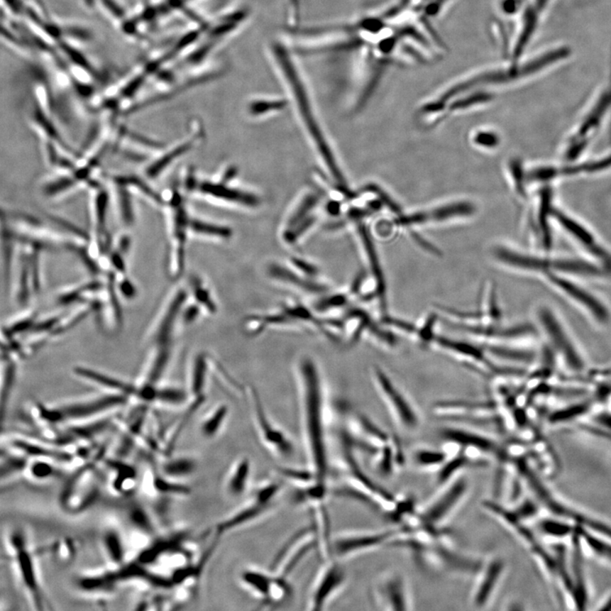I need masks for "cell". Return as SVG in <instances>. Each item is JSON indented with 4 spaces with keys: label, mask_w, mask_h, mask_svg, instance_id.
<instances>
[{
    "label": "cell",
    "mask_w": 611,
    "mask_h": 611,
    "mask_svg": "<svg viewBox=\"0 0 611 611\" xmlns=\"http://www.w3.org/2000/svg\"><path fill=\"white\" fill-rule=\"evenodd\" d=\"M198 122H192L190 125L189 134L183 140L180 141L175 145L169 146L159 151L144 167V177L147 180H155L160 179L163 173L173 166L180 159L192 153L197 148L204 138L203 129L199 126Z\"/></svg>",
    "instance_id": "4fadbf2b"
},
{
    "label": "cell",
    "mask_w": 611,
    "mask_h": 611,
    "mask_svg": "<svg viewBox=\"0 0 611 611\" xmlns=\"http://www.w3.org/2000/svg\"><path fill=\"white\" fill-rule=\"evenodd\" d=\"M493 98V94L486 92V91H476V92L469 95H459L456 97V101H450L447 106L451 111L467 110L470 107L483 105V104L492 101Z\"/></svg>",
    "instance_id": "74e56055"
},
{
    "label": "cell",
    "mask_w": 611,
    "mask_h": 611,
    "mask_svg": "<svg viewBox=\"0 0 611 611\" xmlns=\"http://www.w3.org/2000/svg\"><path fill=\"white\" fill-rule=\"evenodd\" d=\"M537 317L550 344L564 359L567 366L574 371L583 370V358L556 314L547 307H541L537 312Z\"/></svg>",
    "instance_id": "2e32d148"
},
{
    "label": "cell",
    "mask_w": 611,
    "mask_h": 611,
    "mask_svg": "<svg viewBox=\"0 0 611 611\" xmlns=\"http://www.w3.org/2000/svg\"><path fill=\"white\" fill-rule=\"evenodd\" d=\"M479 302L478 311L482 315L483 323V328L479 331L500 326L502 313L498 305L496 288L493 283L488 281L483 285L480 292Z\"/></svg>",
    "instance_id": "603a6c76"
},
{
    "label": "cell",
    "mask_w": 611,
    "mask_h": 611,
    "mask_svg": "<svg viewBox=\"0 0 611 611\" xmlns=\"http://www.w3.org/2000/svg\"><path fill=\"white\" fill-rule=\"evenodd\" d=\"M193 293L199 306L205 307V309L211 314H216V305L211 297L210 290L197 278H194Z\"/></svg>",
    "instance_id": "7bdbcfd3"
},
{
    "label": "cell",
    "mask_w": 611,
    "mask_h": 611,
    "mask_svg": "<svg viewBox=\"0 0 611 611\" xmlns=\"http://www.w3.org/2000/svg\"><path fill=\"white\" fill-rule=\"evenodd\" d=\"M266 55L275 75L292 95L299 114L314 138L329 171L338 183L344 185L343 176L338 168L331 149L320 132L317 121L314 118L305 72L298 62L297 55L282 40L268 43Z\"/></svg>",
    "instance_id": "3957f363"
},
{
    "label": "cell",
    "mask_w": 611,
    "mask_h": 611,
    "mask_svg": "<svg viewBox=\"0 0 611 611\" xmlns=\"http://www.w3.org/2000/svg\"><path fill=\"white\" fill-rule=\"evenodd\" d=\"M373 376L377 391L397 426L407 432L417 430L420 424L419 416L404 394L382 368L375 366Z\"/></svg>",
    "instance_id": "ba28073f"
},
{
    "label": "cell",
    "mask_w": 611,
    "mask_h": 611,
    "mask_svg": "<svg viewBox=\"0 0 611 611\" xmlns=\"http://www.w3.org/2000/svg\"><path fill=\"white\" fill-rule=\"evenodd\" d=\"M186 400L185 392L180 389L164 388L158 389L157 400L169 404H180Z\"/></svg>",
    "instance_id": "c3c4849f"
},
{
    "label": "cell",
    "mask_w": 611,
    "mask_h": 611,
    "mask_svg": "<svg viewBox=\"0 0 611 611\" xmlns=\"http://www.w3.org/2000/svg\"><path fill=\"white\" fill-rule=\"evenodd\" d=\"M568 54L566 47L554 46L523 55L517 60L505 59L502 63L483 65L463 72L432 102L439 109L444 110L453 99L471 90L521 84L540 75Z\"/></svg>",
    "instance_id": "6da1fadb"
},
{
    "label": "cell",
    "mask_w": 611,
    "mask_h": 611,
    "mask_svg": "<svg viewBox=\"0 0 611 611\" xmlns=\"http://www.w3.org/2000/svg\"><path fill=\"white\" fill-rule=\"evenodd\" d=\"M200 306L192 305L186 309L184 312V319L187 324H192L196 321L197 319L200 315Z\"/></svg>",
    "instance_id": "f5cc1de1"
},
{
    "label": "cell",
    "mask_w": 611,
    "mask_h": 611,
    "mask_svg": "<svg viewBox=\"0 0 611 611\" xmlns=\"http://www.w3.org/2000/svg\"><path fill=\"white\" fill-rule=\"evenodd\" d=\"M101 546L108 563L114 570L124 566L126 549L122 533L118 528L106 527L101 534Z\"/></svg>",
    "instance_id": "d4e9b609"
},
{
    "label": "cell",
    "mask_w": 611,
    "mask_h": 611,
    "mask_svg": "<svg viewBox=\"0 0 611 611\" xmlns=\"http://www.w3.org/2000/svg\"><path fill=\"white\" fill-rule=\"evenodd\" d=\"M546 276L554 287L561 290L566 297L572 299L578 304L583 307L585 309L589 312L593 318L598 322L605 324L609 322L610 312L603 303L599 299L589 293L588 290L580 287V286L572 283L571 281L563 279L562 277L553 274V273H546Z\"/></svg>",
    "instance_id": "d6986e66"
},
{
    "label": "cell",
    "mask_w": 611,
    "mask_h": 611,
    "mask_svg": "<svg viewBox=\"0 0 611 611\" xmlns=\"http://www.w3.org/2000/svg\"><path fill=\"white\" fill-rule=\"evenodd\" d=\"M374 603L382 610H409L413 606L409 583L396 571L381 574L372 591Z\"/></svg>",
    "instance_id": "7c38bea8"
},
{
    "label": "cell",
    "mask_w": 611,
    "mask_h": 611,
    "mask_svg": "<svg viewBox=\"0 0 611 611\" xmlns=\"http://www.w3.org/2000/svg\"><path fill=\"white\" fill-rule=\"evenodd\" d=\"M282 483L277 480H266L258 485L243 505L220 519L212 528L215 539H220L229 533L253 525L270 515L277 508L279 497L282 494Z\"/></svg>",
    "instance_id": "8992f818"
},
{
    "label": "cell",
    "mask_w": 611,
    "mask_h": 611,
    "mask_svg": "<svg viewBox=\"0 0 611 611\" xmlns=\"http://www.w3.org/2000/svg\"><path fill=\"white\" fill-rule=\"evenodd\" d=\"M578 527L580 539L586 543L588 548L595 556L611 564V540Z\"/></svg>",
    "instance_id": "836d02e7"
},
{
    "label": "cell",
    "mask_w": 611,
    "mask_h": 611,
    "mask_svg": "<svg viewBox=\"0 0 611 611\" xmlns=\"http://www.w3.org/2000/svg\"><path fill=\"white\" fill-rule=\"evenodd\" d=\"M4 545L17 584L26 601L33 610L50 608L40 574H38L36 550L32 549L27 532L23 527H9L4 536Z\"/></svg>",
    "instance_id": "277c9868"
},
{
    "label": "cell",
    "mask_w": 611,
    "mask_h": 611,
    "mask_svg": "<svg viewBox=\"0 0 611 611\" xmlns=\"http://www.w3.org/2000/svg\"><path fill=\"white\" fill-rule=\"evenodd\" d=\"M207 373V359L203 355H199L194 360L192 378V392L197 396H202V390L205 387Z\"/></svg>",
    "instance_id": "b9f144b4"
},
{
    "label": "cell",
    "mask_w": 611,
    "mask_h": 611,
    "mask_svg": "<svg viewBox=\"0 0 611 611\" xmlns=\"http://www.w3.org/2000/svg\"><path fill=\"white\" fill-rule=\"evenodd\" d=\"M475 208L470 203L459 202L453 205L441 207L431 211L418 212L407 218L400 219L402 224H413L429 222V221H444L457 216H468L473 214Z\"/></svg>",
    "instance_id": "cb8c5ba5"
},
{
    "label": "cell",
    "mask_w": 611,
    "mask_h": 611,
    "mask_svg": "<svg viewBox=\"0 0 611 611\" xmlns=\"http://www.w3.org/2000/svg\"><path fill=\"white\" fill-rule=\"evenodd\" d=\"M349 297L346 293H336L331 295V296L324 297L320 300L316 309L319 312H327L341 309L348 304Z\"/></svg>",
    "instance_id": "7dc6e473"
},
{
    "label": "cell",
    "mask_w": 611,
    "mask_h": 611,
    "mask_svg": "<svg viewBox=\"0 0 611 611\" xmlns=\"http://www.w3.org/2000/svg\"><path fill=\"white\" fill-rule=\"evenodd\" d=\"M238 583L245 591L259 600L258 610H272L278 589L279 578L270 570L247 566L238 574Z\"/></svg>",
    "instance_id": "e0dca14e"
},
{
    "label": "cell",
    "mask_w": 611,
    "mask_h": 611,
    "mask_svg": "<svg viewBox=\"0 0 611 611\" xmlns=\"http://www.w3.org/2000/svg\"><path fill=\"white\" fill-rule=\"evenodd\" d=\"M554 215H556V219L560 221V223L567 229V231H569L572 235L578 237V239L583 242L585 245L590 246L593 248V238L583 227H580V225L575 223L574 221L567 218L566 216L560 214V212H556Z\"/></svg>",
    "instance_id": "ee69618b"
},
{
    "label": "cell",
    "mask_w": 611,
    "mask_h": 611,
    "mask_svg": "<svg viewBox=\"0 0 611 611\" xmlns=\"http://www.w3.org/2000/svg\"><path fill=\"white\" fill-rule=\"evenodd\" d=\"M75 371L76 375L82 377V378L89 380L91 382L101 385L102 387L109 389L116 394H121V395L127 397H136L138 390L136 387L114 378V377L101 374V373L86 368H76Z\"/></svg>",
    "instance_id": "4316f807"
},
{
    "label": "cell",
    "mask_w": 611,
    "mask_h": 611,
    "mask_svg": "<svg viewBox=\"0 0 611 611\" xmlns=\"http://www.w3.org/2000/svg\"><path fill=\"white\" fill-rule=\"evenodd\" d=\"M229 407L222 404L216 407L207 416L201 424L200 431L206 439H214L218 436L228 418Z\"/></svg>",
    "instance_id": "1f68e13d"
},
{
    "label": "cell",
    "mask_w": 611,
    "mask_h": 611,
    "mask_svg": "<svg viewBox=\"0 0 611 611\" xmlns=\"http://www.w3.org/2000/svg\"><path fill=\"white\" fill-rule=\"evenodd\" d=\"M302 387V426L307 463L323 486H331V459L327 435L321 376L314 360L299 365Z\"/></svg>",
    "instance_id": "7a4b0ae2"
},
{
    "label": "cell",
    "mask_w": 611,
    "mask_h": 611,
    "mask_svg": "<svg viewBox=\"0 0 611 611\" xmlns=\"http://www.w3.org/2000/svg\"><path fill=\"white\" fill-rule=\"evenodd\" d=\"M448 454L430 449H420L414 453V461L415 465L424 469H433L440 468L448 461Z\"/></svg>",
    "instance_id": "ab89813d"
},
{
    "label": "cell",
    "mask_w": 611,
    "mask_h": 611,
    "mask_svg": "<svg viewBox=\"0 0 611 611\" xmlns=\"http://www.w3.org/2000/svg\"><path fill=\"white\" fill-rule=\"evenodd\" d=\"M277 472L285 482L293 484L296 488H305L314 483L319 484L314 471L309 466L307 468L280 466L277 468Z\"/></svg>",
    "instance_id": "d6a6232c"
},
{
    "label": "cell",
    "mask_w": 611,
    "mask_h": 611,
    "mask_svg": "<svg viewBox=\"0 0 611 611\" xmlns=\"http://www.w3.org/2000/svg\"><path fill=\"white\" fill-rule=\"evenodd\" d=\"M600 610L609 611L611 610V597L609 598L605 602L603 605L600 608Z\"/></svg>",
    "instance_id": "9f6ffc18"
},
{
    "label": "cell",
    "mask_w": 611,
    "mask_h": 611,
    "mask_svg": "<svg viewBox=\"0 0 611 611\" xmlns=\"http://www.w3.org/2000/svg\"><path fill=\"white\" fill-rule=\"evenodd\" d=\"M429 348L443 353L471 370L482 373V375H494L498 370L483 350L466 342L436 336Z\"/></svg>",
    "instance_id": "5bb4252c"
},
{
    "label": "cell",
    "mask_w": 611,
    "mask_h": 611,
    "mask_svg": "<svg viewBox=\"0 0 611 611\" xmlns=\"http://www.w3.org/2000/svg\"><path fill=\"white\" fill-rule=\"evenodd\" d=\"M15 375L14 363L9 361L1 365V370H0V429H1L4 422L8 398L10 396Z\"/></svg>",
    "instance_id": "d590c367"
},
{
    "label": "cell",
    "mask_w": 611,
    "mask_h": 611,
    "mask_svg": "<svg viewBox=\"0 0 611 611\" xmlns=\"http://www.w3.org/2000/svg\"><path fill=\"white\" fill-rule=\"evenodd\" d=\"M116 582L118 579L115 572L111 571L107 573L81 575L77 578L75 583L82 592L99 593L110 592Z\"/></svg>",
    "instance_id": "f1b7e54d"
},
{
    "label": "cell",
    "mask_w": 611,
    "mask_h": 611,
    "mask_svg": "<svg viewBox=\"0 0 611 611\" xmlns=\"http://www.w3.org/2000/svg\"><path fill=\"white\" fill-rule=\"evenodd\" d=\"M589 405L587 404H579L567 407L566 409L554 412L549 415V423L552 424H562L570 422V420L580 417L587 413Z\"/></svg>",
    "instance_id": "60d3db41"
},
{
    "label": "cell",
    "mask_w": 611,
    "mask_h": 611,
    "mask_svg": "<svg viewBox=\"0 0 611 611\" xmlns=\"http://www.w3.org/2000/svg\"><path fill=\"white\" fill-rule=\"evenodd\" d=\"M550 1L551 0H526L525 4L536 13L537 16L540 17L547 9Z\"/></svg>",
    "instance_id": "f907efd6"
},
{
    "label": "cell",
    "mask_w": 611,
    "mask_h": 611,
    "mask_svg": "<svg viewBox=\"0 0 611 611\" xmlns=\"http://www.w3.org/2000/svg\"><path fill=\"white\" fill-rule=\"evenodd\" d=\"M286 101L281 99H257L250 104L249 111L254 116L284 109Z\"/></svg>",
    "instance_id": "f6af8a7d"
},
{
    "label": "cell",
    "mask_w": 611,
    "mask_h": 611,
    "mask_svg": "<svg viewBox=\"0 0 611 611\" xmlns=\"http://www.w3.org/2000/svg\"><path fill=\"white\" fill-rule=\"evenodd\" d=\"M540 531L552 539H565L573 536L576 526L565 519H545L539 524Z\"/></svg>",
    "instance_id": "8d00e7d4"
},
{
    "label": "cell",
    "mask_w": 611,
    "mask_h": 611,
    "mask_svg": "<svg viewBox=\"0 0 611 611\" xmlns=\"http://www.w3.org/2000/svg\"><path fill=\"white\" fill-rule=\"evenodd\" d=\"M186 297L187 295L185 290H177V293L171 298V301H169L168 305L164 309L158 322V326H155L153 336L155 343L158 346H169L176 319L180 314Z\"/></svg>",
    "instance_id": "7402d4cb"
},
{
    "label": "cell",
    "mask_w": 611,
    "mask_h": 611,
    "mask_svg": "<svg viewBox=\"0 0 611 611\" xmlns=\"http://www.w3.org/2000/svg\"><path fill=\"white\" fill-rule=\"evenodd\" d=\"M251 397L253 401L255 429L263 447L276 458L284 461L292 458L296 454V445L292 437L283 429L273 422L255 390H251Z\"/></svg>",
    "instance_id": "30bf717a"
},
{
    "label": "cell",
    "mask_w": 611,
    "mask_h": 611,
    "mask_svg": "<svg viewBox=\"0 0 611 611\" xmlns=\"http://www.w3.org/2000/svg\"><path fill=\"white\" fill-rule=\"evenodd\" d=\"M294 263L299 270L304 273L307 276L314 277L318 274V271L316 270V268L312 266L309 263L301 261V260H294Z\"/></svg>",
    "instance_id": "db71d44e"
},
{
    "label": "cell",
    "mask_w": 611,
    "mask_h": 611,
    "mask_svg": "<svg viewBox=\"0 0 611 611\" xmlns=\"http://www.w3.org/2000/svg\"><path fill=\"white\" fill-rule=\"evenodd\" d=\"M189 235L192 238H216L228 239L232 235L231 229L216 224L199 219L192 214L189 224Z\"/></svg>",
    "instance_id": "4dcf8cb0"
},
{
    "label": "cell",
    "mask_w": 611,
    "mask_h": 611,
    "mask_svg": "<svg viewBox=\"0 0 611 611\" xmlns=\"http://www.w3.org/2000/svg\"><path fill=\"white\" fill-rule=\"evenodd\" d=\"M483 348L532 350L537 339L536 329L530 324L510 328H496L466 332Z\"/></svg>",
    "instance_id": "8fae6325"
},
{
    "label": "cell",
    "mask_w": 611,
    "mask_h": 611,
    "mask_svg": "<svg viewBox=\"0 0 611 611\" xmlns=\"http://www.w3.org/2000/svg\"><path fill=\"white\" fill-rule=\"evenodd\" d=\"M398 527L384 531L343 532L331 537L326 556L345 561L389 545Z\"/></svg>",
    "instance_id": "52a82bcc"
},
{
    "label": "cell",
    "mask_w": 611,
    "mask_h": 611,
    "mask_svg": "<svg viewBox=\"0 0 611 611\" xmlns=\"http://www.w3.org/2000/svg\"><path fill=\"white\" fill-rule=\"evenodd\" d=\"M606 375H611V370L608 372V374Z\"/></svg>",
    "instance_id": "6f0895ef"
},
{
    "label": "cell",
    "mask_w": 611,
    "mask_h": 611,
    "mask_svg": "<svg viewBox=\"0 0 611 611\" xmlns=\"http://www.w3.org/2000/svg\"><path fill=\"white\" fill-rule=\"evenodd\" d=\"M253 461L248 456H241L233 462L225 475L224 491L231 500H240L248 493L253 478Z\"/></svg>",
    "instance_id": "ffe728a7"
},
{
    "label": "cell",
    "mask_w": 611,
    "mask_h": 611,
    "mask_svg": "<svg viewBox=\"0 0 611 611\" xmlns=\"http://www.w3.org/2000/svg\"><path fill=\"white\" fill-rule=\"evenodd\" d=\"M475 142V144L479 145L492 148V147H495L498 145V143H500V138H498L495 133L480 132V133L476 134Z\"/></svg>",
    "instance_id": "681fc988"
},
{
    "label": "cell",
    "mask_w": 611,
    "mask_h": 611,
    "mask_svg": "<svg viewBox=\"0 0 611 611\" xmlns=\"http://www.w3.org/2000/svg\"><path fill=\"white\" fill-rule=\"evenodd\" d=\"M127 396L121 394L99 397L97 400L67 405L60 409L65 419H81L92 417L112 407L125 404Z\"/></svg>",
    "instance_id": "44dd1931"
},
{
    "label": "cell",
    "mask_w": 611,
    "mask_h": 611,
    "mask_svg": "<svg viewBox=\"0 0 611 611\" xmlns=\"http://www.w3.org/2000/svg\"><path fill=\"white\" fill-rule=\"evenodd\" d=\"M348 575L342 561L328 558L310 588L307 609L312 611L326 610L348 583Z\"/></svg>",
    "instance_id": "9c48e42d"
},
{
    "label": "cell",
    "mask_w": 611,
    "mask_h": 611,
    "mask_svg": "<svg viewBox=\"0 0 611 611\" xmlns=\"http://www.w3.org/2000/svg\"><path fill=\"white\" fill-rule=\"evenodd\" d=\"M197 470V461L187 455H177L165 459L160 465L159 473L165 478L179 480L189 478Z\"/></svg>",
    "instance_id": "484cf974"
},
{
    "label": "cell",
    "mask_w": 611,
    "mask_h": 611,
    "mask_svg": "<svg viewBox=\"0 0 611 611\" xmlns=\"http://www.w3.org/2000/svg\"><path fill=\"white\" fill-rule=\"evenodd\" d=\"M128 521L137 530L145 534L154 535L155 526L153 518L144 507L134 505L128 510Z\"/></svg>",
    "instance_id": "f35d334b"
},
{
    "label": "cell",
    "mask_w": 611,
    "mask_h": 611,
    "mask_svg": "<svg viewBox=\"0 0 611 611\" xmlns=\"http://www.w3.org/2000/svg\"><path fill=\"white\" fill-rule=\"evenodd\" d=\"M162 197L168 241V270L172 278H177L185 270L192 212L187 202L188 194L179 183L165 189Z\"/></svg>",
    "instance_id": "5b68a950"
},
{
    "label": "cell",
    "mask_w": 611,
    "mask_h": 611,
    "mask_svg": "<svg viewBox=\"0 0 611 611\" xmlns=\"http://www.w3.org/2000/svg\"><path fill=\"white\" fill-rule=\"evenodd\" d=\"M270 274L273 278L293 286L294 288L303 290L305 293L318 295L324 293L327 290L324 285L315 282L314 280L303 279L302 277L281 266H271L270 268Z\"/></svg>",
    "instance_id": "83f0119b"
},
{
    "label": "cell",
    "mask_w": 611,
    "mask_h": 611,
    "mask_svg": "<svg viewBox=\"0 0 611 611\" xmlns=\"http://www.w3.org/2000/svg\"><path fill=\"white\" fill-rule=\"evenodd\" d=\"M111 470V488L116 493L127 494L136 488L137 473L134 468L123 463L114 462Z\"/></svg>",
    "instance_id": "f546056e"
},
{
    "label": "cell",
    "mask_w": 611,
    "mask_h": 611,
    "mask_svg": "<svg viewBox=\"0 0 611 611\" xmlns=\"http://www.w3.org/2000/svg\"><path fill=\"white\" fill-rule=\"evenodd\" d=\"M24 471L28 478L40 482L54 478L57 470L51 459L32 458L24 466Z\"/></svg>",
    "instance_id": "e575fe53"
},
{
    "label": "cell",
    "mask_w": 611,
    "mask_h": 611,
    "mask_svg": "<svg viewBox=\"0 0 611 611\" xmlns=\"http://www.w3.org/2000/svg\"><path fill=\"white\" fill-rule=\"evenodd\" d=\"M468 491L469 487L466 480L457 479L419 514L420 522L433 527H444L462 505Z\"/></svg>",
    "instance_id": "9a60e30c"
},
{
    "label": "cell",
    "mask_w": 611,
    "mask_h": 611,
    "mask_svg": "<svg viewBox=\"0 0 611 611\" xmlns=\"http://www.w3.org/2000/svg\"><path fill=\"white\" fill-rule=\"evenodd\" d=\"M492 33L498 49L505 55V60H509L510 35L504 25L496 21L492 25Z\"/></svg>",
    "instance_id": "bcb514c9"
},
{
    "label": "cell",
    "mask_w": 611,
    "mask_h": 611,
    "mask_svg": "<svg viewBox=\"0 0 611 611\" xmlns=\"http://www.w3.org/2000/svg\"><path fill=\"white\" fill-rule=\"evenodd\" d=\"M120 292L123 296L128 299H131L136 297V286L128 278H123L119 283Z\"/></svg>",
    "instance_id": "816d5d0a"
},
{
    "label": "cell",
    "mask_w": 611,
    "mask_h": 611,
    "mask_svg": "<svg viewBox=\"0 0 611 611\" xmlns=\"http://www.w3.org/2000/svg\"><path fill=\"white\" fill-rule=\"evenodd\" d=\"M596 422L603 428L611 431V414L607 413L600 414L597 416Z\"/></svg>",
    "instance_id": "11a10c76"
},
{
    "label": "cell",
    "mask_w": 611,
    "mask_h": 611,
    "mask_svg": "<svg viewBox=\"0 0 611 611\" xmlns=\"http://www.w3.org/2000/svg\"><path fill=\"white\" fill-rule=\"evenodd\" d=\"M506 571V564L501 558L485 561L482 569L475 576L476 583L471 593V604L476 609L487 607L494 599Z\"/></svg>",
    "instance_id": "ac0fdd59"
}]
</instances>
